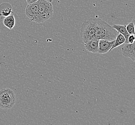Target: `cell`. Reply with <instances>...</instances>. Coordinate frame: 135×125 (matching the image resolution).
Returning <instances> with one entry per match:
<instances>
[{"label":"cell","mask_w":135,"mask_h":125,"mask_svg":"<svg viewBox=\"0 0 135 125\" xmlns=\"http://www.w3.org/2000/svg\"><path fill=\"white\" fill-rule=\"evenodd\" d=\"M46 1H48V2H50V3H51L53 0H46Z\"/></svg>","instance_id":"obj_16"},{"label":"cell","mask_w":135,"mask_h":125,"mask_svg":"<svg viewBox=\"0 0 135 125\" xmlns=\"http://www.w3.org/2000/svg\"><path fill=\"white\" fill-rule=\"evenodd\" d=\"M80 36L84 43L95 38V29L93 17L90 18L82 24Z\"/></svg>","instance_id":"obj_4"},{"label":"cell","mask_w":135,"mask_h":125,"mask_svg":"<svg viewBox=\"0 0 135 125\" xmlns=\"http://www.w3.org/2000/svg\"><path fill=\"white\" fill-rule=\"evenodd\" d=\"M126 29L127 30L128 33L130 35L131 34L135 35V24H134V20L128 24L127 26H126Z\"/></svg>","instance_id":"obj_13"},{"label":"cell","mask_w":135,"mask_h":125,"mask_svg":"<svg viewBox=\"0 0 135 125\" xmlns=\"http://www.w3.org/2000/svg\"><path fill=\"white\" fill-rule=\"evenodd\" d=\"M135 43H126V44L122 47V55L126 57L129 58L135 61Z\"/></svg>","instance_id":"obj_6"},{"label":"cell","mask_w":135,"mask_h":125,"mask_svg":"<svg viewBox=\"0 0 135 125\" xmlns=\"http://www.w3.org/2000/svg\"><path fill=\"white\" fill-rule=\"evenodd\" d=\"M135 35L131 34L129 35V36L128 37V40H127V43H132L133 42H135Z\"/></svg>","instance_id":"obj_14"},{"label":"cell","mask_w":135,"mask_h":125,"mask_svg":"<svg viewBox=\"0 0 135 125\" xmlns=\"http://www.w3.org/2000/svg\"><path fill=\"white\" fill-rule=\"evenodd\" d=\"M26 15L32 21L38 23L39 19V13L38 6L36 3L28 4L26 9Z\"/></svg>","instance_id":"obj_5"},{"label":"cell","mask_w":135,"mask_h":125,"mask_svg":"<svg viewBox=\"0 0 135 125\" xmlns=\"http://www.w3.org/2000/svg\"><path fill=\"white\" fill-rule=\"evenodd\" d=\"M16 95L12 90L9 88L0 90V108L3 109H11L16 104Z\"/></svg>","instance_id":"obj_2"},{"label":"cell","mask_w":135,"mask_h":125,"mask_svg":"<svg viewBox=\"0 0 135 125\" xmlns=\"http://www.w3.org/2000/svg\"><path fill=\"white\" fill-rule=\"evenodd\" d=\"M13 13L12 6L7 2L2 3L0 5V15L6 17Z\"/></svg>","instance_id":"obj_9"},{"label":"cell","mask_w":135,"mask_h":125,"mask_svg":"<svg viewBox=\"0 0 135 125\" xmlns=\"http://www.w3.org/2000/svg\"><path fill=\"white\" fill-rule=\"evenodd\" d=\"M3 24L6 28L9 29H12L16 24V19L13 15L6 16L3 20Z\"/></svg>","instance_id":"obj_11"},{"label":"cell","mask_w":135,"mask_h":125,"mask_svg":"<svg viewBox=\"0 0 135 125\" xmlns=\"http://www.w3.org/2000/svg\"><path fill=\"white\" fill-rule=\"evenodd\" d=\"M27 4H30L32 3H36L38 0H26Z\"/></svg>","instance_id":"obj_15"},{"label":"cell","mask_w":135,"mask_h":125,"mask_svg":"<svg viewBox=\"0 0 135 125\" xmlns=\"http://www.w3.org/2000/svg\"><path fill=\"white\" fill-rule=\"evenodd\" d=\"M112 26L118 32V33L122 34L123 36H124L126 39L125 43H127V40L130 34H129L127 32V30L126 29V26L125 25H121L114 24Z\"/></svg>","instance_id":"obj_10"},{"label":"cell","mask_w":135,"mask_h":125,"mask_svg":"<svg viewBox=\"0 0 135 125\" xmlns=\"http://www.w3.org/2000/svg\"><path fill=\"white\" fill-rule=\"evenodd\" d=\"M125 41H126V39H125V37H124V36H123L122 34L118 33L116 39L114 40V44L112 46V47H111L110 50H109V52H111L112 50L114 49L115 48L118 47V46H119L120 45L124 43L125 42Z\"/></svg>","instance_id":"obj_12"},{"label":"cell","mask_w":135,"mask_h":125,"mask_svg":"<svg viewBox=\"0 0 135 125\" xmlns=\"http://www.w3.org/2000/svg\"><path fill=\"white\" fill-rule=\"evenodd\" d=\"M99 39L94 38L84 43L86 50L93 53H98L99 50Z\"/></svg>","instance_id":"obj_8"},{"label":"cell","mask_w":135,"mask_h":125,"mask_svg":"<svg viewBox=\"0 0 135 125\" xmlns=\"http://www.w3.org/2000/svg\"><path fill=\"white\" fill-rule=\"evenodd\" d=\"M36 3L38 6L39 13L38 23H43L52 17L53 9L51 3L46 0H38Z\"/></svg>","instance_id":"obj_3"},{"label":"cell","mask_w":135,"mask_h":125,"mask_svg":"<svg viewBox=\"0 0 135 125\" xmlns=\"http://www.w3.org/2000/svg\"><path fill=\"white\" fill-rule=\"evenodd\" d=\"M95 29V38L97 39H103L109 41L116 39L117 32L113 26L101 18L93 17Z\"/></svg>","instance_id":"obj_1"},{"label":"cell","mask_w":135,"mask_h":125,"mask_svg":"<svg viewBox=\"0 0 135 125\" xmlns=\"http://www.w3.org/2000/svg\"><path fill=\"white\" fill-rule=\"evenodd\" d=\"M114 40L109 41L105 39H99V50L98 53L102 55L109 52V50L114 43Z\"/></svg>","instance_id":"obj_7"}]
</instances>
